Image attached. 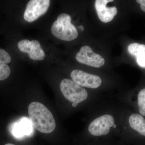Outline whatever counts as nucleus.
I'll return each mask as SVG.
<instances>
[{"label":"nucleus","instance_id":"f257e3e1","mask_svg":"<svg viewBox=\"0 0 145 145\" xmlns=\"http://www.w3.org/2000/svg\"><path fill=\"white\" fill-rule=\"evenodd\" d=\"M29 119L34 127L40 132L51 133L55 129L56 122L53 115L44 105L32 102L28 106Z\"/></svg>","mask_w":145,"mask_h":145},{"label":"nucleus","instance_id":"f03ea898","mask_svg":"<svg viewBox=\"0 0 145 145\" xmlns=\"http://www.w3.org/2000/svg\"><path fill=\"white\" fill-rule=\"evenodd\" d=\"M51 31L54 36L62 40H73L78 35L77 29L71 23V17L66 13L57 17L52 25Z\"/></svg>","mask_w":145,"mask_h":145},{"label":"nucleus","instance_id":"7ed1b4c3","mask_svg":"<svg viewBox=\"0 0 145 145\" xmlns=\"http://www.w3.org/2000/svg\"><path fill=\"white\" fill-rule=\"evenodd\" d=\"M60 86L65 98L72 103H80L86 100L88 97L87 91L70 79L63 80Z\"/></svg>","mask_w":145,"mask_h":145},{"label":"nucleus","instance_id":"20e7f679","mask_svg":"<svg viewBox=\"0 0 145 145\" xmlns=\"http://www.w3.org/2000/svg\"><path fill=\"white\" fill-rule=\"evenodd\" d=\"M49 0H31L26 5L24 13V20L28 22H32L45 14L49 8Z\"/></svg>","mask_w":145,"mask_h":145},{"label":"nucleus","instance_id":"39448f33","mask_svg":"<svg viewBox=\"0 0 145 145\" xmlns=\"http://www.w3.org/2000/svg\"><path fill=\"white\" fill-rule=\"evenodd\" d=\"M75 58L79 63L94 67H101L105 63V59L100 54L93 52L91 48L88 46L81 47Z\"/></svg>","mask_w":145,"mask_h":145},{"label":"nucleus","instance_id":"423d86ee","mask_svg":"<svg viewBox=\"0 0 145 145\" xmlns=\"http://www.w3.org/2000/svg\"><path fill=\"white\" fill-rule=\"evenodd\" d=\"M114 124V118L110 114H105L94 119L88 127V131L91 135L100 136L108 134L110 128Z\"/></svg>","mask_w":145,"mask_h":145},{"label":"nucleus","instance_id":"0eeeda50","mask_svg":"<svg viewBox=\"0 0 145 145\" xmlns=\"http://www.w3.org/2000/svg\"><path fill=\"white\" fill-rule=\"evenodd\" d=\"M71 77L72 80L79 85L89 88H98L102 82L101 78L98 75L78 69L72 71L71 73Z\"/></svg>","mask_w":145,"mask_h":145},{"label":"nucleus","instance_id":"6e6552de","mask_svg":"<svg viewBox=\"0 0 145 145\" xmlns=\"http://www.w3.org/2000/svg\"><path fill=\"white\" fill-rule=\"evenodd\" d=\"M18 46L21 52L28 54L31 59L42 61L44 59L45 52L42 49L40 44L37 40H23L19 42Z\"/></svg>","mask_w":145,"mask_h":145},{"label":"nucleus","instance_id":"1a4fd4ad","mask_svg":"<svg viewBox=\"0 0 145 145\" xmlns=\"http://www.w3.org/2000/svg\"><path fill=\"white\" fill-rule=\"evenodd\" d=\"M113 0H96L95 7L98 17L101 22L108 23L113 20L114 16L117 15V9L115 7H108V3L113 2Z\"/></svg>","mask_w":145,"mask_h":145},{"label":"nucleus","instance_id":"9d476101","mask_svg":"<svg viewBox=\"0 0 145 145\" xmlns=\"http://www.w3.org/2000/svg\"><path fill=\"white\" fill-rule=\"evenodd\" d=\"M129 122L131 128L145 136V119L142 115L137 114H131Z\"/></svg>","mask_w":145,"mask_h":145},{"label":"nucleus","instance_id":"9b49d317","mask_svg":"<svg viewBox=\"0 0 145 145\" xmlns=\"http://www.w3.org/2000/svg\"><path fill=\"white\" fill-rule=\"evenodd\" d=\"M31 131V125L29 121L24 119L20 123L14 125L13 133L16 137H20L24 135H28Z\"/></svg>","mask_w":145,"mask_h":145},{"label":"nucleus","instance_id":"f8f14e48","mask_svg":"<svg viewBox=\"0 0 145 145\" xmlns=\"http://www.w3.org/2000/svg\"><path fill=\"white\" fill-rule=\"evenodd\" d=\"M128 50L130 54L136 57L139 54L145 53V45L133 43L129 46Z\"/></svg>","mask_w":145,"mask_h":145},{"label":"nucleus","instance_id":"ddd939ff","mask_svg":"<svg viewBox=\"0 0 145 145\" xmlns=\"http://www.w3.org/2000/svg\"><path fill=\"white\" fill-rule=\"evenodd\" d=\"M138 104L140 114L145 116V88L140 91L138 94Z\"/></svg>","mask_w":145,"mask_h":145},{"label":"nucleus","instance_id":"4468645a","mask_svg":"<svg viewBox=\"0 0 145 145\" xmlns=\"http://www.w3.org/2000/svg\"><path fill=\"white\" fill-rule=\"evenodd\" d=\"M10 72V69L8 65L0 64V81L7 79L9 77Z\"/></svg>","mask_w":145,"mask_h":145},{"label":"nucleus","instance_id":"2eb2a0df","mask_svg":"<svg viewBox=\"0 0 145 145\" xmlns=\"http://www.w3.org/2000/svg\"><path fill=\"white\" fill-rule=\"evenodd\" d=\"M11 61V57L4 50L0 49V64L8 63Z\"/></svg>","mask_w":145,"mask_h":145},{"label":"nucleus","instance_id":"dca6fc26","mask_svg":"<svg viewBox=\"0 0 145 145\" xmlns=\"http://www.w3.org/2000/svg\"><path fill=\"white\" fill-rule=\"evenodd\" d=\"M136 61L140 67L145 68V53L139 54L136 57Z\"/></svg>","mask_w":145,"mask_h":145},{"label":"nucleus","instance_id":"f3484780","mask_svg":"<svg viewBox=\"0 0 145 145\" xmlns=\"http://www.w3.org/2000/svg\"><path fill=\"white\" fill-rule=\"evenodd\" d=\"M136 1L138 3L140 4L141 9L145 12V0H137Z\"/></svg>","mask_w":145,"mask_h":145},{"label":"nucleus","instance_id":"a211bd4d","mask_svg":"<svg viewBox=\"0 0 145 145\" xmlns=\"http://www.w3.org/2000/svg\"><path fill=\"white\" fill-rule=\"evenodd\" d=\"M78 28L80 31H84V28L82 26H79L78 27Z\"/></svg>","mask_w":145,"mask_h":145},{"label":"nucleus","instance_id":"6ab92c4d","mask_svg":"<svg viewBox=\"0 0 145 145\" xmlns=\"http://www.w3.org/2000/svg\"><path fill=\"white\" fill-rule=\"evenodd\" d=\"M78 103H72V106L73 107H76L78 106Z\"/></svg>","mask_w":145,"mask_h":145},{"label":"nucleus","instance_id":"aec40b11","mask_svg":"<svg viewBox=\"0 0 145 145\" xmlns=\"http://www.w3.org/2000/svg\"><path fill=\"white\" fill-rule=\"evenodd\" d=\"M5 145H15L13 144H10V143H8V144H6Z\"/></svg>","mask_w":145,"mask_h":145},{"label":"nucleus","instance_id":"412c9836","mask_svg":"<svg viewBox=\"0 0 145 145\" xmlns=\"http://www.w3.org/2000/svg\"><path fill=\"white\" fill-rule=\"evenodd\" d=\"M113 128H116V125H115V124H114V125L113 126Z\"/></svg>","mask_w":145,"mask_h":145}]
</instances>
